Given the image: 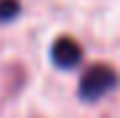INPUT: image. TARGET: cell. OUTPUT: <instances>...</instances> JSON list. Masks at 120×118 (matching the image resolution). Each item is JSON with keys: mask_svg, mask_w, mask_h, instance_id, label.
Listing matches in <instances>:
<instances>
[{"mask_svg": "<svg viewBox=\"0 0 120 118\" xmlns=\"http://www.w3.org/2000/svg\"><path fill=\"white\" fill-rule=\"evenodd\" d=\"M22 13V5L19 0H0V22H13V19Z\"/></svg>", "mask_w": 120, "mask_h": 118, "instance_id": "3", "label": "cell"}, {"mask_svg": "<svg viewBox=\"0 0 120 118\" xmlns=\"http://www.w3.org/2000/svg\"><path fill=\"white\" fill-rule=\"evenodd\" d=\"M51 62H53L56 67H61V70H72V67H77L83 62L80 43H77L75 38H69V35L56 38L53 46H51Z\"/></svg>", "mask_w": 120, "mask_h": 118, "instance_id": "2", "label": "cell"}, {"mask_svg": "<svg viewBox=\"0 0 120 118\" xmlns=\"http://www.w3.org/2000/svg\"><path fill=\"white\" fill-rule=\"evenodd\" d=\"M117 83V75L112 67L107 65H91L86 73L80 75V86H77V94H80L83 102H96L101 97H107Z\"/></svg>", "mask_w": 120, "mask_h": 118, "instance_id": "1", "label": "cell"}]
</instances>
